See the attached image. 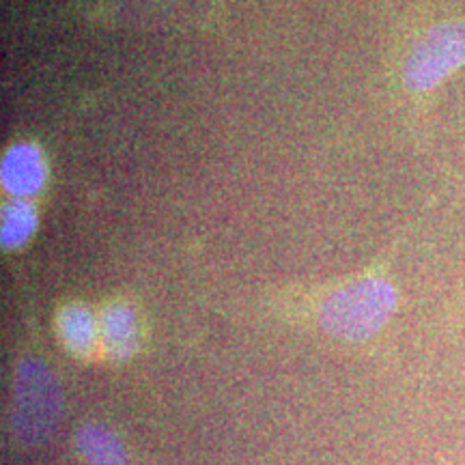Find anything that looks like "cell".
<instances>
[{"instance_id":"277c9868","label":"cell","mask_w":465,"mask_h":465,"mask_svg":"<svg viewBox=\"0 0 465 465\" xmlns=\"http://www.w3.org/2000/svg\"><path fill=\"white\" fill-rule=\"evenodd\" d=\"M0 177L7 192L17 196V199H26L42 188L45 179V168L42 153L31 144H17L9 149L0 168Z\"/></svg>"},{"instance_id":"52a82bcc","label":"cell","mask_w":465,"mask_h":465,"mask_svg":"<svg viewBox=\"0 0 465 465\" xmlns=\"http://www.w3.org/2000/svg\"><path fill=\"white\" fill-rule=\"evenodd\" d=\"M75 441L86 465H127L124 441L104 424H86Z\"/></svg>"},{"instance_id":"8992f818","label":"cell","mask_w":465,"mask_h":465,"mask_svg":"<svg viewBox=\"0 0 465 465\" xmlns=\"http://www.w3.org/2000/svg\"><path fill=\"white\" fill-rule=\"evenodd\" d=\"M58 336L65 345L67 351H72L78 358H89L95 351L100 342V323L95 322L89 308L80 304L63 306L56 319Z\"/></svg>"},{"instance_id":"ba28073f","label":"cell","mask_w":465,"mask_h":465,"mask_svg":"<svg viewBox=\"0 0 465 465\" xmlns=\"http://www.w3.org/2000/svg\"><path fill=\"white\" fill-rule=\"evenodd\" d=\"M37 226V212L31 203L14 201L3 209V223H0V235H3L5 248H20L28 242Z\"/></svg>"},{"instance_id":"5b68a950","label":"cell","mask_w":465,"mask_h":465,"mask_svg":"<svg viewBox=\"0 0 465 465\" xmlns=\"http://www.w3.org/2000/svg\"><path fill=\"white\" fill-rule=\"evenodd\" d=\"M100 342L113 360H127L138 349V319L132 306L110 304L100 317Z\"/></svg>"},{"instance_id":"7a4b0ae2","label":"cell","mask_w":465,"mask_h":465,"mask_svg":"<svg viewBox=\"0 0 465 465\" xmlns=\"http://www.w3.org/2000/svg\"><path fill=\"white\" fill-rule=\"evenodd\" d=\"M61 420V392L48 366L39 360H22L15 373L11 427L20 444L35 446L48 441Z\"/></svg>"},{"instance_id":"6da1fadb","label":"cell","mask_w":465,"mask_h":465,"mask_svg":"<svg viewBox=\"0 0 465 465\" xmlns=\"http://www.w3.org/2000/svg\"><path fill=\"white\" fill-rule=\"evenodd\" d=\"M397 293L386 278L366 276L332 291L319 308V325L330 336L360 342L375 336L392 317Z\"/></svg>"},{"instance_id":"3957f363","label":"cell","mask_w":465,"mask_h":465,"mask_svg":"<svg viewBox=\"0 0 465 465\" xmlns=\"http://www.w3.org/2000/svg\"><path fill=\"white\" fill-rule=\"evenodd\" d=\"M461 67H465V20H452L429 28L411 45L401 75L411 93H429Z\"/></svg>"}]
</instances>
